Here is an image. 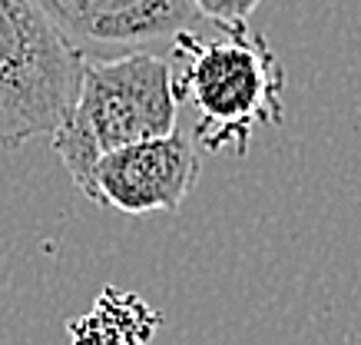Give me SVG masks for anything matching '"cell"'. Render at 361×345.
<instances>
[{
  "label": "cell",
  "mask_w": 361,
  "mask_h": 345,
  "mask_svg": "<svg viewBox=\"0 0 361 345\" xmlns=\"http://www.w3.org/2000/svg\"><path fill=\"white\" fill-rule=\"evenodd\" d=\"M199 163L192 136L173 133L140 140L123 150H113L97 163V206H113L126 216L179 212V206L196 190Z\"/></svg>",
  "instance_id": "cell-5"
},
{
  "label": "cell",
  "mask_w": 361,
  "mask_h": 345,
  "mask_svg": "<svg viewBox=\"0 0 361 345\" xmlns=\"http://www.w3.org/2000/svg\"><path fill=\"white\" fill-rule=\"evenodd\" d=\"M262 0H192L199 17L216 27H235V23H249V13L259 7Z\"/></svg>",
  "instance_id": "cell-7"
},
{
  "label": "cell",
  "mask_w": 361,
  "mask_h": 345,
  "mask_svg": "<svg viewBox=\"0 0 361 345\" xmlns=\"http://www.w3.org/2000/svg\"><path fill=\"white\" fill-rule=\"evenodd\" d=\"M87 56L33 0H0V150L50 136L70 116Z\"/></svg>",
  "instance_id": "cell-3"
},
{
  "label": "cell",
  "mask_w": 361,
  "mask_h": 345,
  "mask_svg": "<svg viewBox=\"0 0 361 345\" xmlns=\"http://www.w3.org/2000/svg\"><path fill=\"white\" fill-rule=\"evenodd\" d=\"M66 44L87 60L149 50L159 40L206 27L192 0H33Z\"/></svg>",
  "instance_id": "cell-4"
},
{
  "label": "cell",
  "mask_w": 361,
  "mask_h": 345,
  "mask_svg": "<svg viewBox=\"0 0 361 345\" xmlns=\"http://www.w3.org/2000/svg\"><path fill=\"white\" fill-rule=\"evenodd\" d=\"M179 100L169 60L136 54L87 60L73 110L50 136L73 186L97 202L93 169L106 153L176 130Z\"/></svg>",
  "instance_id": "cell-2"
},
{
  "label": "cell",
  "mask_w": 361,
  "mask_h": 345,
  "mask_svg": "<svg viewBox=\"0 0 361 345\" xmlns=\"http://www.w3.org/2000/svg\"><path fill=\"white\" fill-rule=\"evenodd\" d=\"M169 67L179 107L196 110L192 143L209 153L235 150L245 156L259 126L285 120V70L249 23L176 34Z\"/></svg>",
  "instance_id": "cell-1"
},
{
  "label": "cell",
  "mask_w": 361,
  "mask_h": 345,
  "mask_svg": "<svg viewBox=\"0 0 361 345\" xmlns=\"http://www.w3.org/2000/svg\"><path fill=\"white\" fill-rule=\"evenodd\" d=\"M163 315L140 292L106 286L93 309L70 319V345H153Z\"/></svg>",
  "instance_id": "cell-6"
}]
</instances>
